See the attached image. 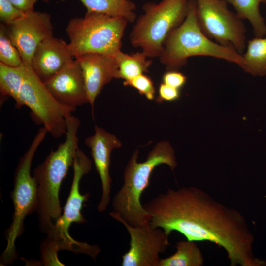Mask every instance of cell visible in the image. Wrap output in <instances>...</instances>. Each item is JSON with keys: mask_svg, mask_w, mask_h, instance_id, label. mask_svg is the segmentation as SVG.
Instances as JSON below:
<instances>
[{"mask_svg": "<svg viewBox=\"0 0 266 266\" xmlns=\"http://www.w3.org/2000/svg\"><path fill=\"white\" fill-rule=\"evenodd\" d=\"M150 223L169 235L176 231L187 240L209 241L223 248L231 266H265L255 256L254 236L244 216L195 187L168 189L143 204Z\"/></svg>", "mask_w": 266, "mask_h": 266, "instance_id": "cell-1", "label": "cell"}, {"mask_svg": "<svg viewBox=\"0 0 266 266\" xmlns=\"http://www.w3.org/2000/svg\"><path fill=\"white\" fill-rule=\"evenodd\" d=\"M139 151L135 150L124 172V182L112 201L110 217L117 216L128 224L136 226L150 222L151 215L141 202V195L149 185L154 169L161 164L168 165L172 170L177 166L175 152L169 143H158L149 151L146 160L138 161Z\"/></svg>", "mask_w": 266, "mask_h": 266, "instance_id": "cell-2", "label": "cell"}, {"mask_svg": "<svg viewBox=\"0 0 266 266\" xmlns=\"http://www.w3.org/2000/svg\"><path fill=\"white\" fill-rule=\"evenodd\" d=\"M79 119L72 115L67 119L66 139L34 169L33 176L37 185V212L39 225L46 233L62 214L59 190L63 179L72 166L78 147Z\"/></svg>", "mask_w": 266, "mask_h": 266, "instance_id": "cell-3", "label": "cell"}, {"mask_svg": "<svg viewBox=\"0 0 266 266\" xmlns=\"http://www.w3.org/2000/svg\"><path fill=\"white\" fill-rule=\"evenodd\" d=\"M194 56L213 57L240 67L243 64L241 54L218 44L203 33L198 22L195 0H190L185 19L169 33L159 59L167 70H178Z\"/></svg>", "mask_w": 266, "mask_h": 266, "instance_id": "cell-4", "label": "cell"}, {"mask_svg": "<svg viewBox=\"0 0 266 266\" xmlns=\"http://www.w3.org/2000/svg\"><path fill=\"white\" fill-rule=\"evenodd\" d=\"M190 0L148 2L130 32L132 46L140 48L148 58H159L169 33L180 26L188 13Z\"/></svg>", "mask_w": 266, "mask_h": 266, "instance_id": "cell-5", "label": "cell"}, {"mask_svg": "<svg viewBox=\"0 0 266 266\" xmlns=\"http://www.w3.org/2000/svg\"><path fill=\"white\" fill-rule=\"evenodd\" d=\"M128 22L124 18L86 12L82 17L68 21L66 32L74 59L88 53L115 55L122 47V40Z\"/></svg>", "mask_w": 266, "mask_h": 266, "instance_id": "cell-6", "label": "cell"}, {"mask_svg": "<svg viewBox=\"0 0 266 266\" xmlns=\"http://www.w3.org/2000/svg\"><path fill=\"white\" fill-rule=\"evenodd\" d=\"M73 176L70 193L61 215L46 233L47 237L43 243L48 248L57 252L66 250L95 257L98 251L97 245L74 240L69 233V229L73 223H84L86 221L81 212L82 207L88 201L89 193L81 194L79 184L82 177L92 168V161L79 148L76 151L73 163Z\"/></svg>", "mask_w": 266, "mask_h": 266, "instance_id": "cell-7", "label": "cell"}, {"mask_svg": "<svg viewBox=\"0 0 266 266\" xmlns=\"http://www.w3.org/2000/svg\"><path fill=\"white\" fill-rule=\"evenodd\" d=\"M47 133L43 126L38 130L29 148L20 158L15 169L14 188L11 194L14 212L12 222L7 232V245L1 255L3 264L12 263L17 258L15 241L23 232L24 219L37 210V185L31 175V166L33 156Z\"/></svg>", "mask_w": 266, "mask_h": 266, "instance_id": "cell-8", "label": "cell"}, {"mask_svg": "<svg viewBox=\"0 0 266 266\" xmlns=\"http://www.w3.org/2000/svg\"><path fill=\"white\" fill-rule=\"evenodd\" d=\"M26 66L24 80L16 106H27L37 124H41L54 138L66 135L67 119L75 110L58 102L31 66Z\"/></svg>", "mask_w": 266, "mask_h": 266, "instance_id": "cell-9", "label": "cell"}, {"mask_svg": "<svg viewBox=\"0 0 266 266\" xmlns=\"http://www.w3.org/2000/svg\"><path fill=\"white\" fill-rule=\"evenodd\" d=\"M196 15L203 33L218 44L242 54L246 46V28L224 0H195Z\"/></svg>", "mask_w": 266, "mask_h": 266, "instance_id": "cell-10", "label": "cell"}, {"mask_svg": "<svg viewBox=\"0 0 266 266\" xmlns=\"http://www.w3.org/2000/svg\"><path fill=\"white\" fill-rule=\"evenodd\" d=\"M120 222L130 237L129 248L123 255L122 266H159L161 258L170 245L169 235L160 228L152 227L150 222L133 226L117 216L112 217Z\"/></svg>", "mask_w": 266, "mask_h": 266, "instance_id": "cell-11", "label": "cell"}, {"mask_svg": "<svg viewBox=\"0 0 266 266\" xmlns=\"http://www.w3.org/2000/svg\"><path fill=\"white\" fill-rule=\"evenodd\" d=\"M5 25L10 39L19 51L25 65L31 66L33 55L38 44L53 36L51 16L46 12L33 10Z\"/></svg>", "mask_w": 266, "mask_h": 266, "instance_id": "cell-12", "label": "cell"}, {"mask_svg": "<svg viewBox=\"0 0 266 266\" xmlns=\"http://www.w3.org/2000/svg\"><path fill=\"white\" fill-rule=\"evenodd\" d=\"M94 129L95 133L86 138L85 143L91 149L95 168L100 179L102 195L97 209L102 212L106 209L111 200L110 155L112 151L120 148L122 144L114 135L104 129L96 125Z\"/></svg>", "mask_w": 266, "mask_h": 266, "instance_id": "cell-13", "label": "cell"}, {"mask_svg": "<svg viewBox=\"0 0 266 266\" xmlns=\"http://www.w3.org/2000/svg\"><path fill=\"white\" fill-rule=\"evenodd\" d=\"M44 83L58 102L75 111L89 103L82 69L75 59Z\"/></svg>", "mask_w": 266, "mask_h": 266, "instance_id": "cell-14", "label": "cell"}, {"mask_svg": "<svg viewBox=\"0 0 266 266\" xmlns=\"http://www.w3.org/2000/svg\"><path fill=\"white\" fill-rule=\"evenodd\" d=\"M82 69L88 102L94 108L103 87L116 78L118 64L115 55L88 53L75 58Z\"/></svg>", "mask_w": 266, "mask_h": 266, "instance_id": "cell-15", "label": "cell"}, {"mask_svg": "<svg viewBox=\"0 0 266 266\" xmlns=\"http://www.w3.org/2000/svg\"><path fill=\"white\" fill-rule=\"evenodd\" d=\"M74 60L69 44L52 36L38 44L33 55L31 66L44 83Z\"/></svg>", "mask_w": 266, "mask_h": 266, "instance_id": "cell-16", "label": "cell"}, {"mask_svg": "<svg viewBox=\"0 0 266 266\" xmlns=\"http://www.w3.org/2000/svg\"><path fill=\"white\" fill-rule=\"evenodd\" d=\"M87 9L86 12H96L113 17H120L128 23L135 22L137 16L135 4L131 0H78Z\"/></svg>", "mask_w": 266, "mask_h": 266, "instance_id": "cell-17", "label": "cell"}, {"mask_svg": "<svg viewBox=\"0 0 266 266\" xmlns=\"http://www.w3.org/2000/svg\"><path fill=\"white\" fill-rule=\"evenodd\" d=\"M243 64L240 67L253 76L266 75V37H255L247 41L241 54Z\"/></svg>", "mask_w": 266, "mask_h": 266, "instance_id": "cell-18", "label": "cell"}, {"mask_svg": "<svg viewBox=\"0 0 266 266\" xmlns=\"http://www.w3.org/2000/svg\"><path fill=\"white\" fill-rule=\"evenodd\" d=\"M224 0L233 6L241 19L248 21L255 37H262L266 34V24L259 9L261 3L266 4V0Z\"/></svg>", "mask_w": 266, "mask_h": 266, "instance_id": "cell-19", "label": "cell"}, {"mask_svg": "<svg viewBox=\"0 0 266 266\" xmlns=\"http://www.w3.org/2000/svg\"><path fill=\"white\" fill-rule=\"evenodd\" d=\"M176 251L171 256L162 259L159 266H201L204 258L196 242L188 240L176 243Z\"/></svg>", "mask_w": 266, "mask_h": 266, "instance_id": "cell-20", "label": "cell"}, {"mask_svg": "<svg viewBox=\"0 0 266 266\" xmlns=\"http://www.w3.org/2000/svg\"><path fill=\"white\" fill-rule=\"evenodd\" d=\"M118 64L116 78L130 80L148 72L152 61L142 51L129 54L119 51L115 55Z\"/></svg>", "mask_w": 266, "mask_h": 266, "instance_id": "cell-21", "label": "cell"}, {"mask_svg": "<svg viewBox=\"0 0 266 266\" xmlns=\"http://www.w3.org/2000/svg\"><path fill=\"white\" fill-rule=\"evenodd\" d=\"M25 68L24 63L12 67L0 62V91L2 95L17 100L23 84Z\"/></svg>", "mask_w": 266, "mask_h": 266, "instance_id": "cell-22", "label": "cell"}, {"mask_svg": "<svg viewBox=\"0 0 266 266\" xmlns=\"http://www.w3.org/2000/svg\"><path fill=\"white\" fill-rule=\"evenodd\" d=\"M0 62L12 67L20 66L23 63L21 55L10 39L3 23L0 25Z\"/></svg>", "mask_w": 266, "mask_h": 266, "instance_id": "cell-23", "label": "cell"}, {"mask_svg": "<svg viewBox=\"0 0 266 266\" xmlns=\"http://www.w3.org/2000/svg\"><path fill=\"white\" fill-rule=\"evenodd\" d=\"M123 84L136 89L140 94L144 96L149 100H152L155 98V89L153 82L150 77L145 74L124 81Z\"/></svg>", "mask_w": 266, "mask_h": 266, "instance_id": "cell-24", "label": "cell"}, {"mask_svg": "<svg viewBox=\"0 0 266 266\" xmlns=\"http://www.w3.org/2000/svg\"><path fill=\"white\" fill-rule=\"evenodd\" d=\"M25 14L9 0H0V20L3 24H10Z\"/></svg>", "mask_w": 266, "mask_h": 266, "instance_id": "cell-25", "label": "cell"}, {"mask_svg": "<svg viewBox=\"0 0 266 266\" xmlns=\"http://www.w3.org/2000/svg\"><path fill=\"white\" fill-rule=\"evenodd\" d=\"M180 89L161 83L158 89L157 102H172L177 100L180 97Z\"/></svg>", "mask_w": 266, "mask_h": 266, "instance_id": "cell-26", "label": "cell"}, {"mask_svg": "<svg viewBox=\"0 0 266 266\" xmlns=\"http://www.w3.org/2000/svg\"><path fill=\"white\" fill-rule=\"evenodd\" d=\"M187 76L178 70H167L162 77L163 83L171 87L181 89L186 84Z\"/></svg>", "mask_w": 266, "mask_h": 266, "instance_id": "cell-27", "label": "cell"}, {"mask_svg": "<svg viewBox=\"0 0 266 266\" xmlns=\"http://www.w3.org/2000/svg\"><path fill=\"white\" fill-rule=\"evenodd\" d=\"M15 7L24 13L34 10V4L38 0H9Z\"/></svg>", "mask_w": 266, "mask_h": 266, "instance_id": "cell-28", "label": "cell"}, {"mask_svg": "<svg viewBox=\"0 0 266 266\" xmlns=\"http://www.w3.org/2000/svg\"><path fill=\"white\" fill-rule=\"evenodd\" d=\"M49 0H42V1L44 2H47L49 1Z\"/></svg>", "mask_w": 266, "mask_h": 266, "instance_id": "cell-29", "label": "cell"}]
</instances>
